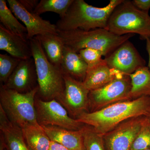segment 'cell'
Returning <instances> with one entry per match:
<instances>
[{"label":"cell","instance_id":"6da1fadb","mask_svg":"<svg viewBox=\"0 0 150 150\" xmlns=\"http://www.w3.org/2000/svg\"><path fill=\"white\" fill-rule=\"evenodd\" d=\"M150 108V96L121 101L93 112H84L76 118L102 135L131 118L145 116Z\"/></svg>","mask_w":150,"mask_h":150},{"label":"cell","instance_id":"7a4b0ae2","mask_svg":"<svg viewBox=\"0 0 150 150\" xmlns=\"http://www.w3.org/2000/svg\"><path fill=\"white\" fill-rule=\"evenodd\" d=\"M123 0H110L104 7L89 5L83 0H74L66 15L56 23L58 30L69 31L77 29L86 31L106 29L109 18L115 8Z\"/></svg>","mask_w":150,"mask_h":150},{"label":"cell","instance_id":"3957f363","mask_svg":"<svg viewBox=\"0 0 150 150\" xmlns=\"http://www.w3.org/2000/svg\"><path fill=\"white\" fill-rule=\"evenodd\" d=\"M29 41L37 74L38 87L37 96L46 101L58 100L65 88L64 75L61 68L49 61L37 38H33Z\"/></svg>","mask_w":150,"mask_h":150},{"label":"cell","instance_id":"277c9868","mask_svg":"<svg viewBox=\"0 0 150 150\" xmlns=\"http://www.w3.org/2000/svg\"><path fill=\"white\" fill-rule=\"evenodd\" d=\"M58 34L66 46L79 53L84 48L96 49L106 56L121 44L133 36V34L117 35L103 28H97L88 31L79 29L59 31Z\"/></svg>","mask_w":150,"mask_h":150},{"label":"cell","instance_id":"5b68a950","mask_svg":"<svg viewBox=\"0 0 150 150\" xmlns=\"http://www.w3.org/2000/svg\"><path fill=\"white\" fill-rule=\"evenodd\" d=\"M106 29L117 35L137 33L146 40L150 38V16L131 1L123 0L111 13Z\"/></svg>","mask_w":150,"mask_h":150},{"label":"cell","instance_id":"8992f818","mask_svg":"<svg viewBox=\"0 0 150 150\" xmlns=\"http://www.w3.org/2000/svg\"><path fill=\"white\" fill-rule=\"evenodd\" d=\"M38 87L26 93L0 87V107L13 124L23 128L28 125H40L38 123L35 111V98Z\"/></svg>","mask_w":150,"mask_h":150},{"label":"cell","instance_id":"52a82bcc","mask_svg":"<svg viewBox=\"0 0 150 150\" xmlns=\"http://www.w3.org/2000/svg\"><path fill=\"white\" fill-rule=\"evenodd\" d=\"M131 88L129 75L118 73L109 83L100 88L90 91L88 97L91 112L116 103L131 100L129 95Z\"/></svg>","mask_w":150,"mask_h":150},{"label":"cell","instance_id":"ba28073f","mask_svg":"<svg viewBox=\"0 0 150 150\" xmlns=\"http://www.w3.org/2000/svg\"><path fill=\"white\" fill-rule=\"evenodd\" d=\"M35 106L38 123L40 126H53L78 131L84 124L71 118L57 100H43L36 95Z\"/></svg>","mask_w":150,"mask_h":150},{"label":"cell","instance_id":"9c48e42d","mask_svg":"<svg viewBox=\"0 0 150 150\" xmlns=\"http://www.w3.org/2000/svg\"><path fill=\"white\" fill-rule=\"evenodd\" d=\"M65 88L61 97L57 100L66 108L71 116L77 118L89 109L90 91L81 81L69 75H64Z\"/></svg>","mask_w":150,"mask_h":150},{"label":"cell","instance_id":"30bf717a","mask_svg":"<svg viewBox=\"0 0 150 150\" xmlns=\"http://www.w3.org/2000/svg\"><path fill=\"white\" fill-rule=\"evenodd\" d=\"M145 120V116L129 119L103 136L107 150H131L135 138Z\"/></svg>","mask_w":150,"mask_h":150},{"label":"cell","instance_id":"8fae6325","mask_svg":"<svg viewBox=\"0 0 150 150\" xmlns=\"http://www.w3.org/2000/svg\"><path fill=\"white\" fill-rule=\"evenodd\" d=\"M104 60L110 69L129 75L141 67L146 66V62L133 44L129 40L121 44Z\"/></svg>","mask_w":150,"mask_h":150},{"label":"cell","instance_id":"7c38bea8","mask_svg":"<svg viewBox=\"0 0 150 150\" xmlns=\"http://www.w3.org/2000/svg\"><path fill=\"white\" fill-rule=\"evenodd\" d=\"M7 3L15 16L24 23L27 29L28 40L48 33L58 34L56 25L43 19L34 12L27 10L18 0H8Z\"/></svg>","mask_w":150,"mask_h":150},{"label":"cell","instance_id":"4fadbf2b","mask_svg":"<svg viewBox=\"0 0 150 150\" xmlns=\"http://www.w3.org/2000/svg\"><path fill=\"white\" fill-rule=\"evenodd\" d=\"M4 85L21 93L28 92L38 86L33 58L21 60Z\"/></svg>","mask_w":150,"mask_h":150},{"label":"cell","instance_id":"5bb4252c","mask_svg":"<svg viewBox=\"0 0 150 150\" xmlns=\"http://www.w3.org/2000/svg\"><path fill=\"white\" fill-rule=\"evenodd\" d=\"M0 50L9 55L25 60L32 57L29 40L13 34L0 25Z\"/></svg>","mask_w":150,"mask_h":150},{"label":"cell","instance_id":"9a60e30c","mask_svg":"<svg viewBox=\"0 0 150 150\" xmlns=\"http://www.w3.org/2000/svg\"><path fill=\"white\" fill-rule=\"evenodd\" d=\"M0 130L6 150H30L20 127L8 119L0 107Z\"/></svg>","mask_w":150,"mask_h":150},{"label":"cell","instance_id":"2e32d148","mask_svg":"<svg viewBox=\"0 0 150 150\" xmlns=\"http://www.w3.org/2000/svg\"><path fill=\"white\" fill-rule=\"evenodd\" d=\"M41 126L51 141L57 142L71 150H84L81 129L73 131L56 126Z\"/></svg>","mask_w":150,"mask_h":150},{"label":"cell","instance_id":"e0dca14e","mask_svg":"<svg viewBox=\"0 0 150 150\" xmlns=\"http://www.w3.org/2000/svg\"><path fill=\"white\" fill-rule=\"evenodd\" d=\"M60 68L63 74L83 82L88 67L79 53L65 45Z\"/></svg>","mask_w":150,"mask_h":150},{"label":"cell","instance_id":"ac0fdd59","mask_svg":"<svg viewBox=\"0 0 150 150\" xmlns=\"http://www.w3.org/2000/svg\"><path fill=\"white\" fill-rule=\"evenodd\" d=\"M120 73L110 69L105 61L90 69L87 73L83 82L90 91L102 87L109 83Z\"/></svg>","mask_w":150,"mask_h":150},{"label":"cell","instance_id":"d6986e66","mask_svg":"<svg viewBox=\"0 0 150 150\" xmlns=\"http://www.w3.org/2000/svg\"><path fill=\"white\" fill-rule=\"evenodd\" d=\"M40 41L47 58L52 64L60 67L65 45L58 34L48 33L35 36Z\"/></svg>","mask_w":150,"mask_h":150},{"label":"cell","instance_id":"ffe728a7","mask_svg":"<svg viewBox=\"0 0 150 150\" xmlns=\"http://www.w3.org/2000/svg\"><path fill=\"white\" fill-rule=\"evenodd\" d=\"M30 150H48L51 140L40 125H28L21 128Z\"/></svg>","mask_w":150,"mask_h":150},{"label":"cell","instance_id":"44dd1931","mask_svg":"<svg viewBox=\"0 0 150 150\" xmlns=\"http://www.w3.org/2000/svg\"><path fill=\"white\" fill-rule=\"evenodd\" d=\"M129 76L131 85L130 100L150 96V71L148 67H141Z\"/></svg>","mask_w":150,"mask_h":150},{"label":"cell","instance_id":"7402d4cb","mask_svg":"<svg viewBox=\"0 0 150 150\" xmlns=\"http://www.w3.org/2000/svg\"><path fill=\"white\" fill-rule=\"evenodd\" d=\"M0 21L10 32L28 40L26 28L19 22L5 0H0Z\"/></svg>","mask_w":150,"mask_h":150},{"label":"cell","instance_id":"603a6c76","mask_svg":"<svg viewBox=\"0 0 150 150\" xmlns=\"http://www.w3.org/2000/svg\"><path fill=\"white\" fill-rule=\"evenodd\" d=\"M73 1L74 0H41L34 12L40 15L45 13L51 12L58 14L61 18L67 13Z\"/></svg>","mask_w":150,"mask_h":150},{"label":"cell","instance_id":"cb8c5ba5","mask_svg":"<svg viewBox=\"0 0 150 150\" xmlns=\"http://www.w3.org/2000/svg\"><path fill=\"white\" fill-rule=\"evenodd\" d=\"M83 137L84 150H106L103 137L88 125L81 129Z\"/></svg>","mask_w":150,"mask_h":150},{"label":"cell","instance_id":"d4e9b609","mask_svg":"<svg viewBox=\"0 0 150 150\" xmlns=\"http://www.w3.org/2000/svg\"><path fill=\"white\" fill-rule=\"evenodd\" d=\"M21 60L7 54H0V82L5 84Z\"/></svg>","mask_w":150,"mask_h":150},{"label":"cell","instance_id":"484cf974","mask_svg":"<svg viewBox=\"0 0 150 150\" xmlns=\"http://www.w3.org/2000/svg\"><path fill=\"white\" fill-rule=\"evenodd\" d=\"M149 149L150 126L145 116L144 122L132 144L131 150H144Z\"/></svg>","mask_w":150,"mask_h":150},{"label":"cell","instance_id":"4316f807","mask_svg":"<svg viewBox=\"0 0 150 150\" xmlns=\"http://www.w3.org/2000/svg\"><path fill=\"white\" fill-rule=\"evenodd\" d=\"M79 54L87 65L88 70L92 69L104 61L102 59V56H104L102 52L96 49L84 48L79 51Z\"/></svg>","mask_w":150,"mask_h":150},{"label":"cell","instance_id":"83f0119b","mask_svg":"<svg viewBox=\"0 0 150 150\" xmlns=\"http://www.w3.org/2000/svg\"><path fill=\"white\" fill-rule=\"evenodd\" d=\"M131 1L139 9L149 12L150 8V0H134Z\"/></svg>","mask_w":150,"mask_h":150},{"label":"cell","instance_id":"f1b7e54d","mask_svg":"<svg viewBox=\"0 0 150 150\" xmlns=\"http://www.w3.org/2000/svg\"><path fill=\"white\" fill-rule=\"evenodd\" d=\"M23 6L27 10L34 12L39 1L38 0H18Z\"/></svg>","mask_w":150,"mask_h":150},{"label":"cell","instance_id":"f546056e","mask_svg":"<svg viewBox=\"0 0 150 150\" xmlns=\"http://www.w3.org/2000/svg\"><path fill=\"white\" fill-rule=\"evenodd\" d=\"M48 150H71L64 146L53 141L51 142L50 147Z\"/></svg>","mask_w":150,"mask_h":150},{"label":"cell","instance_id":"4dcf8cb0","mask_svg":"<svg viewBox=\"0 0 150 150\" xmlns=\"http://www.w3.org/2000/svg\"><path fill=\"white\" fill-rule=\"evenodd\" d=\"M146 49L149 54V65H148V68L150 71V38H147L146 39Z\"/></svg>","mask_w":150,"mask_h":150},{"label":"cell","instance_id":"1f68e13d","mask_svg":"<svg viewBox=\"0 0 150 150\" xmlns=\"http://www.w3.org/2000/svg\"><path fill=\"white\" fill-rule=\"evenodd\" d=\"M5 149V145L2 136L1 134V139H0V150H4Z\"/></svg>","mask_w":150,"mask_h":150},{"label":"cell","instance_id":"d6a6232c","mask_svg":"<svg viewBox=\"0 0 150 150\" xmlns=\"http://www.w3.org/2000/svg\"><path fill=\"white\" fill-rule=\"evenodd\" d=\"M145 116H146V119L148 123L149 124L150 126V108L148 111L147 114L145 115Z\"/></svg>","mask_w":150,"mask_h":150},{"label":"cell","instance_id":"836d02e7","mask_svg":"<svg viewBox=\"0 0 150 150\" xmlns=\"http://www.w3.org/2000/svg\"><path fill=\"white\" fill-rule=\"evenodd\" d=\"M150 150V149H146V150Z\"/></svg>","mask_w":150,"mask_h":150},{"label":"cell","instance_id":"e575fe53","mask_svg":"<svg viewBox=\"0 0 150 150\" xmlns=\"http://www.w3.org/2000/svg\"><path fill=\"white\" fill-rule=\"evenodd\" d=\"M6 150V148H5V150Z\"/></svg>","mask_w":150,"mask_h":150}]
</instances>
